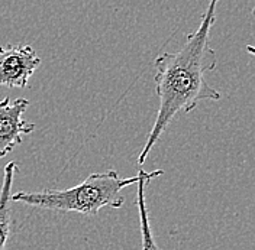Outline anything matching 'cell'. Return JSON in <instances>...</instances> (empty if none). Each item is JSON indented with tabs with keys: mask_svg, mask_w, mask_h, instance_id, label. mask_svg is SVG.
<instances>
[{
	"mask_svg": "<svg viewBox=\"0 0 255 250\" xmlns=\"http://www.w3.org/2000/svg\"><path fill=\"white\" fill-rule=\"evenodd\" d=\"M143 175H146L143 169L129 178H122L116 171L95 172L81 184L68 189L17 191L12 194V201L52 211L97 216L105 207L121 208L125 203L122 189L136 184Z\"/></svg>",
	"mask_w": 255,
	"mask_h": 250,
	"instance_id": "2",
	"label": "cell"
},
{
	"mask_svg": "<svg viewBox=\"0 0 255 250\" xmlns=\"http://www.w3.org/2000/svg\"><path fill=\"white\" fill-rule=\"evenodd\" d=\"M28 107L29 100L22 97L0 100V158L9 155L22 143L23 136L35 130V125L23 119Z\"/></svg>",
	"mask_w": 255,
	"mask_h": 250,
	"instance_id": "4",
	"label": "cell"
},
{
	"mask_svg": "<svg viewBox=\"0 0 255 250\" xmlns=\"http://www.w3.org/2000/svg\"><path fill=\"white\" fill-rule=\"evenodd\" d=\"M39 65L41 58L31 45H0V85L25 88Z\"/></svg>",
	"mask_w": 255,
	"mask_h": 250,
	"instance_id": "3",
	"label": "cell"
},
{
	"mask_svg": "<svg viewBox=\"0 0 255 250\" xmlns=\"http://www.w3.org/2000/svg\"><path fill=\"white\" fill-rule=\"evenodd\" d=\"M219 0H210L197 29L186 36V44L177 52H164L155 60V91L159 106L142 151L138 155V165L145 164L154 145L167 130L180 111L190 113L202 100H221V93L212 88L206 74L218 65L216 51L210 47L209 36L216 20Z\"/></svg>",
	"mask_w": 255,
	"mask_h": 250,
	"instance_id": "1",
	"label": "cell"
},
{
	"mask_svg": "<svg viewBox=\"0 0 255 250\" xmlns=\"http://www.w3.org/2000/svg\"><path fill=\"white\" fill-rule=\"evenodd\" d=\"M17 164L15 161L4 167L0 187V250H6L12 233V185Z\"/></svg>",
	"mask_w": 255,
	"mask_h": 250,
	"instance_id": "5",
	"label": "cell"
},
{
	"mask_svg": "<svg viewBox=\"0 0 255 250\" xmlns=\"http://www.w3.org/2000/svg\"><path fill=\"white\" fill-rule=\"evenodd\" d=\"M164 175L162 169L157 171L146 172V175H143L142 178L136 182L138 189H136V205H138V213H139V224H141V250H161L159 246L155 242V237L151 229V223L148 217V208H146V200H145V187L146 184L157 178Z\"/></svg>",
	"mask_w": 255,
	"mask_h": 250,
	"instance_id": "6",
	"label": "cell"
}]
</instances>
